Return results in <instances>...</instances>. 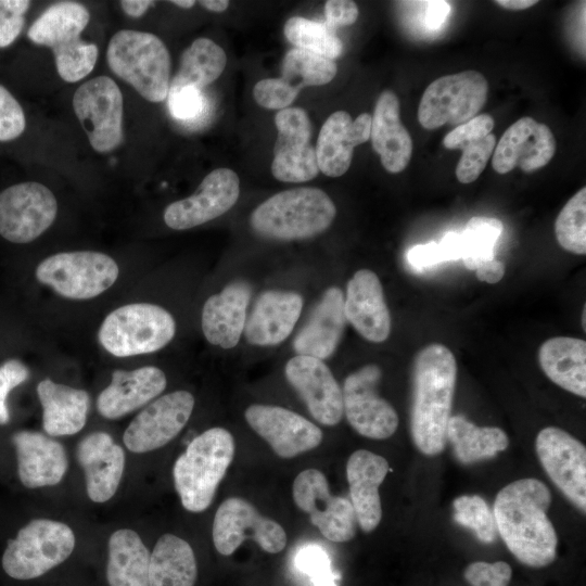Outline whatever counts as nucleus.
Here are the masks:
<instances>
[{
	"instance_id": "obj_1",
	"label": "nucleus",
	"mask_w": 586,
	"mask_h": 586,
	"mask_svg": "<svg viewBox=\"0 0 586 586\" xmlns=\"http://www.w3.org/2000/svg\"><path fill=\"white\" fill-rule=\"evenodd\" d=\"M551 494L534 477L502 487L494 501L496 528L510 552L531 568L549 565L557 556L558 538L547 511Z\"/></svg>"
},
{
	"instance_id": "obj_2",
	"label": "nucleus",
	"mask_w": 586,
	"mask_h": 586,
	"mask_svg": "<svg viewBox=\"0 0 586 586\" xmlns=\"http://www.w3.org/2000/svg\"><path fill=\"white\" fill-rule=\"evenodd\" d=\"M456 379V358L445 345L432 343L416 355L410 431L413 444L426 456L445 448Z\"/></svg>"
},
{
	"instance_id": "obj_3",
	"label": "nucleus",
	"mask_w": 586,
	"mask_h": 586,
	"mask_svg": "<svg viewBox=\"0 0 586 586\" xmlns=\"http://www.w3.org/2000/svg\"><path fill=\"white\" fill-rule=\"evenodd\" d=\"M233 456V436L224 428L208 429L189 443L173 470L184 509L202 512L209 507Z\"/></svg>"
},
{
	"instance_id": "obj_4",
	"label": "nucleus",
	"mask_w": 586,
	"mask_h": 586,
	"mask_svg": "<svg viewBox=\"0 0 586 586\" xmlns=\"http://www.w3.org/2000/svg\"><path fill=\"white\" fill-rule=\"evenodd\" d=\"M335 215V205L326 192L305 187L273 194L253 211L250 221L263 237L290 241L323 232Z\"/></svg>"
},
{
	"instance_id": "obj_5",
	"label": "nucleus",
	"mask_w": 586,
	"mask_h": 586,
	"mask_svg": "<svg viewBox=\"0 0 586 586\" xmlns=\"http://www.w3.org/2000/svg\"><path fill=\"white\" fill-rule=\"evenodd\" d=\"M110 69L150 102L167 99L170 85V55L157 36L146 31L122 29L110 39L106 49Z\"/></svg>"
},
{
	"instance_id": "obj_6",
	"label": "nucleus",
	"mask_w": 586,
	"mask_h": 586,
	"mask_svg": "<svg viewBox=\"0 0 586 586\" xmlns=\"http://www.w3.org/2000/svg\"><path fill=\"white\" fill-rule=\"evenodd\" d=\"M76 539L72 528L59 521L35 519L9 539L1 558L7 576L14 581H37L65 563Z\"/></svg>"
},
{
	"instance_id": "obj_7",
	"label": "nucleus",
	"mask_w": 586,
	"mask_h": 586,
	"mask_svg": "<svg viewBox=\"0 0 586 586\" xmlns=\"http://www.w3.org/2000/svg\"><path fill=\"white\" fill-rule=\"evenodd\" d=\"M176 322L163 307L132 303L111 311L99 330L102 347L116 357L156 352L174 337Z\"/></svg>"
},
{
	"instance_id": "obj_8",
	"label": "nucleus",
	"mask_w": 586,
	"mask_h": 586,
	"mask_svg": "<svg viewBox=\"0 0 586 586\" xmlns=\"http://www.w3.org/2000/svg\"><path fill=\"white\" fill-rule=\"evenodd\" d=\"M118 273V266L111 256L93 251L58 253L44 258L36 268L38 281L71 300L100 295L115 283Z\"/></svg>"
},
{
	"instance_id": "obj_9",
	"label": "nucleus",
	"mask_w": 586,
	"mask_h": 586,
	"mask_svg": "<svg viewBox=\"0 0 586 586\" xmlns=\"http://www.w3.org/2000/svg\"><path fill=\"white\" fill-rule=\"evenodd\" d=\"M487 93L488 82L480 72L442 76L425 88L418 107V120L425 129L459 126L477 115L486 103Z\"/></svg>"
},
{
	"instance_id": "obj_10",
	"label": "nucleus",
	"mask_w": 586,
	"mask_h": 586,
	"mask_svg": "<svg viewBox=\"0 0 586 586\" xmlns=\"http://www.w3.org/2000/svg\"><path fill=\"white\" fill-rule=\"evenodd\" d=\"M74 112L92 149L109 153L123 141V94L109 76H97L80 85L73 95Z\"/></svg>"
},
{
	"instance_id": "obj_11",
	"label": "nucleus",
	"mask_w": 586,
	"mask_h": 586,
	"mask_svg": "<svg viewBox=\"0 0 586 586\" xmlns=\"http://www.w3.org/2000/svg\"><path fill=\"white\" fill-rule=\"evenodd\" d=\"M245 539H253L269 553L280 552L286 545L285 531L278 522L243 498H227L214 517V546L220 555L230 556Z\"/></svg>"
},
{
	"instance_id": "obj_12",
	"label": "nucleus",
	"mask_w": 586,
	"mask_h": 586,
	"mask_svg": "<svg viewBox=\"0 0 586 586\" xmlns=\"http://www.w3.org/2000/svg\"><path fill=\"white\" fill-rule=\"evenodd\" d=\"M58 202L42 183L27 181L0 193V235L13 243H28L54 221Z\"/></svg>"
},
{
	"instance_id": "obj_13",
	"label": "nucleus",
	"mask_w": 586,
	"mask_h": 586,
	"mask_svg": "<svg viewBox=\"0 0 586 586\" xmlns=\"http://www.w3.org/2000/svg\"><path fill=\"white\" fill-rule=\"evenodd\" d=\"M381 375L377 365H366L345 379L342 390L347 421L357 433L373 440L388 438L398 426L395 409L377 393Z\"/></svg>"
},
{
	"instance_id": "obj_14",
	"label": "nucleus",
	"mask_w": 586,
	"mask_h": 586,
	"mask_svg": "<svg viewBox=\"0 0 586 586\" xmlns=\"http://www.w3.org/2000/svg\"><path fill=\"white\" fill-rule=\"evenodd\" d=\"M292 493L296 506L327 539L345 543L355 536L357 519L351 501L331 494L322 472L310 468L298 473Z\"/></svg>"
},
{
	"instance_id": "obj_15",
	"label": "nucleus",
	"mask_w": 586,
	"mask_h": 586,
	"mask_svg": "<svg viewBox=\"0 0 586 586\" xmlns=\"http://www.w3.org/2000/svg\"><path fill=\"white\" fill-rule=\"evenodd\" d=\"M535 447L539 461L552 483L585 513V446L566 431L547 426L537 434Z\"/></svg>"
},
{
	"instance_id": "obj_16",
	"label": "nucleus",
	"mask_w": 586,
	"mask_h": 586,
	"mask_svg": "<svg viewBox=\"0 0 586 586\" xmlns=\"http://www.w3.org/2000/svg\"><path fill=\"white\" fill-rule=\"evenodd\" d=\"M278 136L275 142L271 173L283 182H305L314 179L319 167L316 150L309 144L311 124L301 107L280 110L275 116Z\"/></svg>"
},
{
	"instance_id": "obj_17",
	"label": "nucleus",
	"mask_w": 586,
	"mask_h": 586,
	"mask_svg": "<svg viewBox=\"0 0 586 586\" xmlns=\"http://www.w3.org/2000/svg\"><path fill=\"white\" fill-rule=\"evenodd\" d=\"M194 397L187 391H175L149 404L124 432L126 447L137 454L148 453L170 442L187 424Z\"/></svg>"
},
{
	"instance_id": "obj_18",
	"label": "nucleus",
	"mask_w": 586,
	"mask_h": 586,
	"mask_svg": "<svg viewBox=\"0 0 586 586\" xmlns=\"http://www.w3.org/2000/svg\"><path fill=\"white\" fill-rule=\"evenodd\" d=\"M240 195V179L229 168H217L202 180L187 199L170 203L164 211L165 224L174 230H186L228 212Z\"/></svg>"
},
{
	"instance_id": "obj_19",
	"label": "nucleus",
	"mask_w": 586,
	"mask_h": 586,
	"mask_svg": "<svg viewBox=\"0 0 586 586\" xmlns=\"http://www.w3.org/2000/svg\"><path fill=\"white\" fill-rule=\"evenodd\" d=\"M244 415L249 425L281 458L311 450L322 441V432L316 424L286 408L255 404Z\"/></svg>"
},
{
	"instance_id": "obj_20",
	"label": "nucleus",
	"mask_w": 586,
	"mask_h": 586,
	"mask_svg": "<svg viewBox=\"0 0 586 586\" xmlns=\"http://www.w3.org/2000/svg\"><path fill=\"white\" fill-rule=\"evenodd\" d=\"M556 149L555 136L547 125L528 116L521 117L508 127L496 144L492 166L501 175L515 167L530 174L546 166Z\"/></svg>"
},
{
	"instance_id": "obj_21",
	"label": "nucleus",
	"mask_w": 586,
	"mask_h": 586,
	"mask_svg": "<svg viewBox=\"0 0 586 586\" xmlns=\"http://www.w3.org/2000/svg\"><path fill=\"white\" fill-rule=\"evenodd\" d=\"M284 373L316 421L330 426L341 421L342 390L321 359L296 355L286 362Z\"/></svg>"
},
{
	"instance_id": "obj_22",
	"label": "nucleus",
	"mask_w": 586,
	"mask_h": 586,
	"mask_svg": "<svg viewBox=\"0 0 586 586\" xmlns=\"http://www.w3.org/2000/svg\"><path fill=\"white\" fill-rule=\"evenodd\" d=\"M345 318L367 341L381 343L391 332V316L378 276L369 269L354 273L346 286Z\"/></svg>"
},
{
	"instance_id": "obj_23",
	"label": "nucleus",
	"mask_w": 586,
	"mask_h": 586,
	"mask_svg": "<svg viewBox=\"0 0 586 586\" xmlns=\"http://www.w3.org/2000/svg\"><path fill=\"white\" fill-rule=\"evenodd\" d=\"M371 120L368 113L353 120L345 111H336L326 119L315 149L318 167L323 175L340 177L348 170L354 148L370 139Z\"/></svg>"
},
{
	"instance_id": "obj_24",
	"label": "nucleus",
	"mask_w": 586,
	"mask_h": 586,
	"mask_svg": "<svg viewBox=\"0 0 586 586\" xmlns=\"http://www.w3.org/2000/svg\"><path fill=\"white\" fill-rule=\"evenodd\" d=\"M77 459L81 466L89 498L105 502L116 493L125 468L123 448L105 432L85 436L77 446Z\"/></svg>"
},
{
	"instance_id": "obj_25",
	"label": "nucleus",
	"mask_w": 586,
	"mask_h": 586,
	"mask_svg": "<svg viewBox=\"0 0 586 586\" xmlns=\"http://www.w3.org/2000/svg\"><path fill=\"white\" fill-rule=\"evenodd\" d=\"M303 297L291 291H266L257 298L244 326L247 342L273 346L292 332L303 308Z\"/></svg>"
},
{
	"instance_id": "obj_26",
	"label": "nucleus",
	"mask_w": 586,
	"mask_h": 586,
	"mask_svg": "<svg viewBox=\"0 0 586 586\" xmlns=\"http://www.w3.org/2000/svg\"><path fill=\"white\" fill-rule=\"evenodd\" d=\"M390 470L386 459L366 449L354 451L346 463L351 504L360 528L369 533L382 518L379 487Z\"/></svg>"
},
{
	"instance_id": "obj_27",
	"label": "nucleus",
	"mask_w": 586,
	"mask_h": 586,
	"mask_svg": "<svg viewBox=\"0 0 586 586\" xmlns=\"http://www.w3.org/2000/svg\"><path fill=\"white\" fill-rule=\"evenodd\" d=\"M17 457L20 481L27 488L52 486L67 470L62 444L35 431H18L12 437Z\"/></svg>"
},
{
	"instance_id": "obj_28",
	"label": "nucleus",
	"mask_w": 586,
	"mask_h": 586,
	"mask_svg": "<svg viewBox=\"0 0 586 586\" xmlns=\"http://www.w3.org/2000/svg\"><path fill=\"white\" fill-rule=\"evenodd\" d=\"M165 387V373L157 367L115 370L110 385L98 396L97 408L102 417L118 419L146 405Z\"/></svg>"
},
{
	"instance_id": "obj_29",
	"label": "nucleus",
	"mask_w": 586,
	"mask_h": 586,
	"mask_svg": "<svg viewBox=\"0 0 586 586\" xmlns=\"http://www.w3.org/2000/svg\"><path fill=\"white\" fill-rule=\"evenodd\" d=\"M251 293L247 282L234 281L206 300L201 323L204 336L211 344L232 348L239 343Z\"/></svg>"
},
{
	"instance_id": "obj_30",
	"label": "nucleus",
	"mask_w": 586,
	"mask_h": 586,
	"mask_svg": "<svg viewBox=\"0 0 586 586\" xmlns=\"http://www.w3.org/2000/svg\"><path fill=\"white\" fill-rule=\"evenodd\" d=\"M371 120L372 148L391 174L403 171L412 155V140L400 120L399 100L392 90L379 95Z\"/></svg>"
},
{
	"instance_id": "obj_31",
	"label": "nucleus",
	"mask_w": 586,
	"mask_h": 586,
	"mask_svg": "<svg viewBox=\"0 0 586 586\" xmlns=\"http://www.w3.org/2000/svg\"><path fill=\"white\" fill-rule=\"evenodd\" d=\"M344 294L337 286L324 291L308 321L293 342L297 355L318 359L330 357L336 349L345 328Z\"/></svg>"
},
{
	"instance_id": "obj_32",
	"label": "nucleus",
	"mask_w": 586,
	"mask_h": 586,
	"mask_svg": "<svg viewBox=\"0 0 586 586\" xmlns=\"http://www.w3.org/2000/svg\"><path fill=\"white\" fill-rule=\"evenodd\" d=\"M42 406V426L51 436L73 435L86 424L89 395L86 391L44 379L37 385Z\"/></svg>"
},
{
	"instance_id": "obj_33",
	"label": "nucleus",
	"mask_w": 586,
	"mask_h": 586,
	"mask_svg": "<svg viewBox=\"0 0 586 586\" xmlns=\"http://www.w3.org/2000/svg\"><path fill=\"white\" fill-rule=\"evenodd\" d=\"M544 373L557 385L577 396H586V342L572 336H555L538 351Z\"/></svg>"
},
{
	"instance_id": "obj_34",
	"label": "nucleus",
	"mask_w": 586,
	"mask_h": 586,
	"mask_svg": "<svg viewBox=\"0 0 586 586\" xmlns=\"http://www.w3.org/2000/svg\"><path fill=\"white\" fill-rule=\"evenodd\" d=\"M151 552L132 530L115 531L107 543L106 586H149Z\"/></svg>"
},
{
	"instance_id": "obj_35",
	"label": "nucleus",
	"mask_w": 586,
	"mask_h": 586,
	"mask_svg": "<svg viewBox=\"0 0 586 586\" xmlns=\"http://www.w3.org/2000/svg\"><path fill=\"white\" fill-rule=\"evenodd\" d=\"M198 562L195 553L184 539L162 535L150 557L149 586H195Z\"/></svg>"
},
{
	"instance_id": "obj_36",
	"label": "nucleus",
	"mask_w": 586,
	"mask_h": 586,
	"mask_svg": "<svg viewBox=\"0 0 586 586\" xmlns=\"http://www.w3.org/2000/svg\"><path fill=\"white\" fill-rule=\"evenodd\" d=\"M89 21L90 13L84 4L61 1L51 4L39 15L27 36L34 43L53 50L80 39Z\"/></svg>"
},
{
	"instance_id": "obj_37",
	"label": "nucleus",
	"mask_w": 586,
	"mask_h": 586,
	"mask_svg": "<svg viewBox=\"0 0 586 586\" xmlns=\"http://www.w3.org/2000/svg\"><path fill=\"white\" fill-rule=\"evenodd\" d=\"M447 440L454 455L463 464H472L495 457L509 445L506 432L496 426H477L464 416L449 418Z\"/></svg>"
},
{
	"instance_id": "obj_38",
	"label": "nucleus",
	"mask_w": 586,
	"mask_h": 586,
	"mask_svg": "<svg viewBox=\"0 0 586 586\" xmlns=\"http://www.w3.org/2000/svg\"><path fill=\"white\" fill-rule=\"evenodd\" d=\"M226 63L227 56L221 47L208 38H198L182 52L169 91L189 86L202 90L221 75Z\"/></svg>"
},
{
	"instance_id": "obj_39",
	"label": "nucleus",
	"mask_w": 586,
	"mask_h": 586,
	"mask_svg": "<svg viewBox=\"0 0 586 586\" xmlns=\"http://www.w3.org/2000/svg\"><path fill=\"white\" fill-rule=\"evenodd\" d=\"M337 66L333 60L313 52L293 48L285 54L280 77L297 93L304 87L322 86L336 75Z\"/></svg>"
},
{
	"instance_id": "obj_40",
	"label": "nucleus",
	"mask_w": 586,
	"mask_h": 586,
	"mask_svg": "<svg viewBox=\"0 0 586 586\" xmlns=\"http://www.w3.org/2000/svg\"><path fill=\"white\" fill-rule=\"evenodd\" d=\"M286 39L297 49L306 50L330 60L339 58L343 43L334 29L326 23L301 16L289 18L283 28Z\"/></svg>"
},
{
	"instance_id": "obj_41",
	"label": "nucleus",
	"mask_w": 586,
	"mask_h": 586,
	"mask_svg": "<svg viewBox=\"0 0 586 586\" xmlns=\"http://www.w3.org/2000/svg\"><path fill=\"white\" fill-rule=\"evenodd\" d=\"M504 231L499 219L484 216L472 217L462 237V255L464 266L475 270L482 263L495 258V245Z\"/></svg>"
},
{
	"instance_id": "obj_42",
	"label": "nucleus",
	"mask_w": 586,
	"mask_h": 586,
	"mask_svg": "<svg viewBox=\"0 0 586 586\" xmlns=\"http://www.w3.org/2000/svg\"><path fill=\"white\" fill-rule=\"evenodd\" d=\"M555 233L563 250L586 254V188L578 190L562 207L555 222Z\"/></svg>"
},
{
	"instance_id": "obj_43",
	"label": "nucleus",
	"mask_w": 586,
	"mask_h": 586,
	"mask_svg": "<svg viewBox=\"0 0 586 586\" xmlns=\"http://www.w3.org/2000/svg\"><path fill=\"white\" fill-rule=\"evenodd\" d=\"M55 67L60 77L66 82H77L89 75L98 60V48L94 43L81 38L52 50Z\"/></svg>"
},
{
	"instance_id": "obj_44",
	"label": "nucleus",
	"mask_w": 586,
	"mask_h": 586,
	"mask_svg": "<svg viewBox=\"0 0 586 586\" xmlns=\"http://www.w3.org/2000/svg\"><path fill=\"white\" fill-rule=\"evenodd\" d=\"M455 521L475 534L483 543L496 539L497 528L493 511L479 495H462L453 501Z\"/></svg>"
},
{
	"instance_id": "obj_45",
	"label": "nucleus",
	"mask_w": 586,
	"mask_h": 586,
	"mask_svg": "<svg viewBox=\"0 0 586 586\" xmlns=\"http://www.w3.org/2000/svg\"><path fill=\"white\" fill-rule=\"evenodd\" d=\"M495 146L496 137L493 133L467 144L456 167L458 181L466 184L475 181L485 169Z\"/></svg>"
},
{
	"instance_id": "obj_46",
	"label": "nucleus",
	"mask_w": 586,
	"mask_h": 586,
	"mask_svg": "<svg viewBox=\"0 0 586 586\" xmlns=\"http://www.w3.org/2000/svg\"><path fill=\"white\" fill-rule=\"evenodd\" d=\"M295 565L311 577L314 586H337L340 574L331 568V561L323 548L307 545L298 550Z\"/></svg>"
},
{
	"instance_id": "obj_47",
	"label": "nucleus",
	"mask_w": 586,
	"mask_h": 586,
	"mask_svg": "<svg viewBox=\"0 0 586 586\" xmlns=\"http://www.w3.org/2000/svg\"><path fill=\"white\" fill-rule=\"evenodd\" d=\"M494 126V118L489 114L476 115L448 132L443 139V145L449 150H462L467 144L492 133Z\"/></svg>"
},
{
	"instance_id": "obj_48",
	"label": "nucleus",
	"mask_w": 586,
	"mask_h": 586,
	"mask_svg": "<svg viewBox=\"0 0 586 586\" xmlns=\"http://www.w3.org/2000/svg\"><path fill=\"white\" fill-rule=\"evenodd\" d=\"M297 94L281 78L259 80L253 89L256 103L268 110L280 111L290 107Z\"/></svg>"
},
{
	"instance_id": "obj_49",
	"label": "nucleus",
	"mask_w": 586,
	"mask_h": 586,
	"mask_svg": "<svg viewBox=\"0 0 586 586\" xmlns=\"http://www.w3.org/2000/svg\"><path fill=\"white\" fill-rule=\"evenodd\" d=\"M29 5L25 0H0V48L10 46L18 37Z\"/></svg>"
},
{
	"instance_id": "obj_50",
	"label": "nucleus",
	"mask_w": 586,
	"mask_h": 586,
	"mask_svg": "<svg viewBox=\"0 0 586 586\" xmlns=\"http://www.w3.org/2000/svg\"><path fill=\"white\" fill-rule=\"evenodd\" d=\"M512 571L504 561H476L464 570V578L471 586H508Z\"/></svg>"
},
{
	"instance_id": "obj_51",
	"label": "nucleus",
	"mask_w": 586,
	"mask_h": 586,
	"mask_svg": "<svg viewBox=\"0 0 586 586\" xmlns=\"http://www.w3.org/2000/svg\"><path fill=\"white\" fill-rule=\"evenodd\" d=\"M26 126L22 106L16 99L0 85V141L20 137Z\"/></svg>"
},
{
	"instance_id": "obj_52",
	"label": "nucleus",
	"mask_w": 586,
	"mask_h": 586,
	"mask_svg": "<svg viewBox=\"0 0 586 586\" xmlns=\"http://www.w3.org/2000/svg\"><path fill=\"white\" fill-rule=\"evenodd\" d=\"M167 98L170 114L181 120L195 119L205 105L202 91L191 86L169 91Z\"/></svg>"
},
{
	"instance_id": "obj_53",
	"label": "nucleus",
	"mask_w": 586,
	"mask_h": 586,
	"mask_svg": "<svg viewBox=\"0 0 586 586\" xmlns=\"http://www.w3.org/2000/svg\"><path fill=\"white\" fill-rule=\"evenodd\" d=\"M28 377V368L17 359H10L0 366V424H7L10 420L7 405L10 391L25 382Z\"/></svg>"
},
{
	"instance_id": "obj_54",
	"label": "nucleus",
	"mask_w": 586,
	"mask_h": 586,
	"mask_svg": "<svg viewBox=\"0 0 586 586\" xmlns=\"http://www.w3.org/2000/svg\"><path fill=\"white\" fill-rule=\"evenodd\" d=\"M406 259L415 270H425L446 262L437 242L417 244L411 246L406 254Z\"/></svg>"
},
{
	"instance_id": "obj_55",
	"label": "nucleus",
	"mask_w": 586,
	"mask_h": 586,
	"mask_svg": "<svg viewBox=\"0 0 586 586\" xmlns=\"http://www.w3.org/2000/svg\"><path fill=\"white\" fill-rule=\"evenodd\" d=\"M326 24L334 29L340 26H348L356 22L359 11L354 1L329 0L324 5Z\"/></svg>"
},
{
	"instance_id": "obj_56",
	"label": "nucleus",
	"mask_w": 586,
	"mask_h": 586,
	"mask_svg": "<svg viewBox=\"0 0 586 586\" xmlns=\"http://www.w3.org/2000/svg\"><path fill=\"white\" fill-rule=\"evenodd\" d=\"M422 4V23L429 29L440 28L450 12V5L446 1H425Z\"/></svg>"
},
{
	"instance_id": "obj_57",
	"label": "nucleus",
	"mask_w": 586,
	"mask_h": 586,
	"mask_svg": "<svg viewBox=\"0 0 586 586\" xmlns=\"http://www.w3.org/2000/svg\"><path fill=\"white\" fill-rule=\"evenodd\" d=\"M476 278L486 283H497L505 275V265L494 258L482 263L476 269Z\"/></svg>"
},
{
	"instance_id": "obj_58",
	"label": "nucleus",
	"mask_w": 586,
	"mask_h": 586,
	"mask_svg": "<svg viewBox=\"0 0 586 586\" xmlns=\"http://www.w3.org/2000/svg\"><path fill=\"white\" fill-rule=\"evenodd\" d=\"M440 247L443 252L445 260H457L462 255V237L461 232L449 231L447 232L441 242Z\"/></svg>"
},
{
	"instance_id": "obj_59",
	"label": "nucleus",
	"mask_w": 586,
	"mask_h": 586,
	"mask_svg": "<svg viewBox=\"0 0 586 586\" xmlns=\"http://www.w3.org/2000/svg\"><path fill=\"white\" fill-rule=\"evenodd\" d=\"M123 11L131 17L142 16L155 2L151 0H123L119 2Z\"/></svg>"
},
{
	"instance_id": "obj_60",
	"label": "nucleus",
	"mask_w": 586,
	"mask_h": 586,
	"mask_svg": "<svg viewBox=\"0 0 586 586\" xmlns=\"http://www.w3.org/2000/svg\"><path fill=\"white\" fill-rule=\"evenodd\" d=\"M496 4L508 10H525L537 3L536 0H496Z\"/></svg>"
},
{
	"instance_id": "obj_61",
	"label": "nucleus",
	"mask_w": 586,
	"mask_h": 586,
	"mask_svg": "<svg viewBox=\"0 0 586 586\" xmlns=\"http://www.w3.org/2000/svg\"><path fill=\"white\" fill-rule=\"evenodd\" d=\"M202 7L212 12H224L229 7V1L227 0H202L199 2Z\"/></svg>"
},
{
	"instance_id": "obj_62",
	"label": "nucleus",
	"mask_w": 586,
	"mask_h": 586,
	"mask_svg": "<svg viewBox=\"0 0 586 586\" xmlns=\"http://www.w3.org/2000/svg\"><path fill=\"white\" fill-rule=\"evenodd\" d=\"M173 4L183 8V9H190L195 4V1L193 0H173L170 1Z\"/></svg>"
},
{
	"instance_id": "obj_63",
	"label": "nucleus",
	"mask_w": 586,
	"mask_h": 586,
	"mask_svg": "<svg viewBox=\"0 0 586 586\" xmlns=\"http://www.w3.org/2000/svg\"><path fill=\"white\" fill-rule=\"evenodd\" d=\"M585 314H586V310L584 308V310H583V328H584V330H585Z\"/></svg>"
}]
</instances>
